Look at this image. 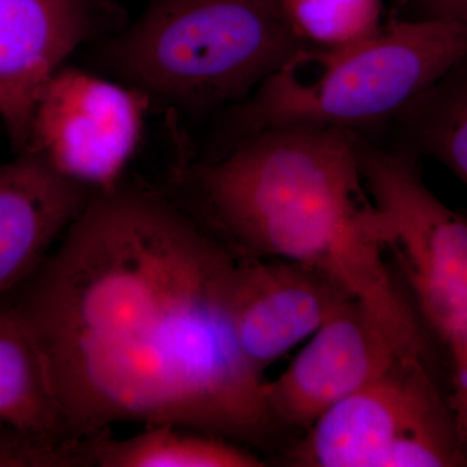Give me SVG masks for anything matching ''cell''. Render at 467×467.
Here are the masks:
<instances>
[{
  "instance_id": "1",
  "label": "cell",
  "mask_w": 467,
  "mask_h": 467,
  "mask_svg": "<svg viewBox=\"0 0 467 467\" xmlns=\"http://www.w3.org/2000/svg\"><path fill=\"white\" fill-rule=\"evenodd\" d=\"M235 252L167 199L97 192L14 306L41 349L64 436L175 425L270 450L282 430L232 321Z\"/></svg>"
},
{
  "instance_id": "2",
  "label": "cell",
  "mask_w": 467,
  "mask_h": 467,
  "mask_svg": "<svg viewBox=\"0 0 467 467\" xmlns=\"http://www.w3.org/2000/svg\"><path fill=\"white\" fill-rule=\"evenodd\" d=\"M359 143L361 135L340 129H264L193 169V189L238 256L316 270L370 310L402 348L434 361L438 344L387 263Z\"/></svg>"
},
{
  "instance_id": "3",
  "label": "cell",
  "mask_w": 467,
  "mask_h": 467,
  "mask_svg": "<svg viewBox=\"0 0 467 467\" xmlns=\"http://www.w3.org/2000/svg\"><path fill=\"white\" fill-rule=\"evenodd\" d=\"M467 64V21L408 18L342 47L304 45L234 116L239 138L278 126L362 130L395 121Z\"/></svg>"
},
{
  "instance_id": "4",
  "label": "cell",
  "mask_w": 467,
  "mask_h": 467,
  "mask_svg": "<svg viewBox=\"0 0 467 467\" xmlns=\"http://www.w3.org/2000/svg\"><path fill=\"white\" fill-rule=\"evenodd\" d=\"M303 46L282 0H150L104 58L146 97L208 112L247 100Z\"/></svg>"
},
{
  "instance_id": "5",
  "label": "cell",
  "mask_w": 467,
  "mask_h": 467,
  "mask_svg": "<svg viewBox=\"0 0 467 467\" xmlns=\"http://www.w3.org/2000/svg\"><path fill=\"white\" fill-rule=\"evenodd\" d=\"M380 239L402 288L447 359L451 400L467 457V216L427 186L407 150L359 146Z\"/></svg>"
},
{
  "instance_id": "6",
  "label": "cell",
  "mask_w": 467,
  "mask_h": 467,
  "mask_svg": "<svg viewBox=\"0 0 467 467\" xmlns=\"http://www.w3.org/2000/svg\"><path fill=\"white\" fill-rule=\"evenodd\" d=\"M297 467H463L447 378L401 358L318 418L285 451Z\"/></svg>"
},
{
  "instance_id": "7",
  "label": "cell",
  "mask_w": 467,
  "mask_h": 467,
  "mask_svg": "<svg viewBox=\"0 0 467 467\" xmlns=\"http://www.w3.org/2000/svg\"><path fill=\"white\" fill-rule=\"evenodd\" d=\"M149 100L122 82L61 67L36 104L27 150L91 192H109L137 152Z\"/></svg>"
},
{
  "instance_id": "8",
  "label": "cell",
  "mask_w": 467,
  "mask_h": 467,
  "mask_svg": "<svg viewBox=\"0 0 467 467\" xmlns=\"http://www.w3.org/2000/svg\"><path fill=\"white\" fill-rule=\"evenodd\" d=\"M401 358L416 356L402 348L370 310L348 300L309 337L284 373L265 379L264 401L282 431L303 435L328 409Z\"/></svg>"
},
{
  "instance_id": "9",
  "label": "cell",
  "mask_w": 467,
  "mask_h": 467,
  "mask_svg": "<svg viewBox=\"0 0 467 467\" xmlns=\"http://www.w3.org/2000/svg\"><path fill=\"white\" fill-rule=\"evenodd\" d=\"M348 300L353 299L309 267L238 256L230 306L236 343L251 367L264 376L270 365L308 340Z\"/></svg>"
},
{
  "instance_id": "10",
  "label": "cell",
  "mask_w": 467,
  "mask_h": 467,
  "mask_svg": "<svg viewBox=\"0 0 467 467\" xmlns=\"http://www.w3.org/2000/svg\"><path fill=\"white\" fill-rule=\"evenodd\" d=\"M90 29L88 0L0 2V122L17 153L43 91Z\"/></svg>"
},
{
  "instance_id": "11",
  "label": "cell",
  "mask_w": 467,
  "mask_h": 467,
  "mask_svg": "<svg viewBox=\"0 0 467 467\" xmlns=\"http://www.w3.org/2000/svg\"><path fill=\"white\" fill-rule=\"evenodd\" d=\"M92 195L32 150L0 162V300L26 284Z\"/></svg>"
},
{
  "instance_id": "12",
  "label": "cell",
  "mask_w": 467,
  "mask_h": 467,
  "mask_svg": "<svg viewBox=\"0 0 467 467\" xmlns=\"http://www.w3.org/2000/svg\"><path fill=\"white\" fill-rule=\"evenodd\" d=\"M0 422L70 441L64 436L38 343L16 306L5 299L0 300Z\"/></svg>"
},
{
  "instance_id": "13",
  "label": "cell",
  "mask_w": 467,
  "mask_h": 467,
  "mask_svg": "<svg viewBox=\"0 0 467 467\" xmlns=\"http://www.w3.org/2000/svg\"><path fill=\"white\" fill-rule=\"evenodd\" d=\"M91 466L261 467L248 447L221 436L175 425L144 426L140 434L116 438L112 431L90 436Z\"/></svg>"
},
{
  "instance_id": "14",
  "label": "cell",
  "mask_w": 467,
  "mask_h": 467,
  "mask_svg": "<svg viewBox=\"0 0 467 467\" xmlns=\"http://www.w3.org/2000/svg\"><path fill=\"white\" fill-rule=\"evenodd\" d=\"M399 149L441 162L467 189V64L396 117Z\"/></svg>"
},
{
  "instance_id": "15",
  "label": "cell",
  "mask_w": 467,
  "mask_h": 467,
  "mask_svg": "<svg viewBox=\"0 0 467 467\" xmlns=\"http://www.w3.org/2000/svg\"><path fill=\"white\" fill-rule=\"evenodd\" d=\"M284 7L295 33L313 47H342L383 26V0H297Z\"/></svg>"
},
{
  "instance_id": "16",
  "label": "cell",
  "mask_w": 467,
  "mask_h": 467,
  "mask_svg": "<svg viewBox=\"0 0 467 467\" xmlns=\"http://www.w3.org/2000/svg\"><path fill=\"white\" fill-rule=\"evenodd\" d=\"M91 466L88 438L61 441L0 422V467Z\"/></svg>"
},
{
  "instance_id": "17",
  "label": "cell",
  "mask_w": 467,
  "mask_h": 467,
  "mask_svg": "<svg viewBox=\"0 0 467 467\" xmlns=\"http://www.w3.org/2000/svg\"><path fill=\"white\" fill-rule=\"evenodd\" d=\"M416 14L413 18L467 21V0H409Z\"/></svg>"
},
{
  "instance_id": "18",
  "label": "cell",
  "mask_w": 467,
  "mask_h": 467,
  "mask_svg": "<svg viewBox=\"0 0 467 467\" xmlns=\"http://www.w3.org/2000/svg\"><path fill=\"white\" fill-rule=\"evenodd\" d=\"M292 2H297V0H282V3H284V5H287V3H292Z\"/></svg>"
},
{
  "instance_id": "19",
  "label": "cell",
  "mask_w": 467,
  "mask_h": 467,
  "mask_svg": "<svg viewBox=\"0 0 467 467\" xmlns=\"http://www.w3.org/2000/svg\"><path fill=\"white\" fill-rule=\"evenodd\" d=\"M0 2H2V0H0Z\"/></svg>"
}]
</instances>
